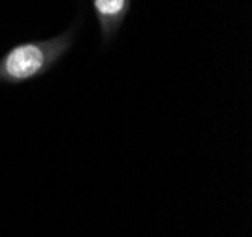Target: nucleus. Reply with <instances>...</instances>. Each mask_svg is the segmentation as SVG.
<instances>
[{
  "instance_id": "nucleus-1",
  "label": "nucleus",
  "mask_w": 252,
  "mask_h": 237,
  "mask_svg": "<svg viewBox=\"0 0 252 237\" xmlns=\"http://www.w3.org/2000/svg\"><path fill=\"white\" fill-rule=\"evenodd\" d=\"M47 55L36 43H23L13 47L0 64V77L13 83L29 81L42 73L47 66Z\"/></svg>"
},
{
  "instance_id": "nucleus-2",
  "label": "nucleus",
  "mask_w": 252,
  "mask_h": 237,
  "mask_svg": "<svg viewBox=\"0 0 252 237\" xmlns=\"http://www.w3.org/2000/svg\"><path fill=\"white\" fill-rule=\"evenodd\" d=\"M94 4L100 13H104V15H115V13H119V11L123 10L125 0H94Z\"/></svg>"
}]
</instances>
